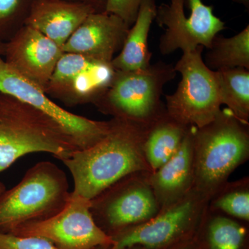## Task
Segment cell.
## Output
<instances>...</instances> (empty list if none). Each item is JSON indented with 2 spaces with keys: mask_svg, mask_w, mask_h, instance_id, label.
<instances>
[{
  "mask_svg": "<svg viewBox=\"0 0 249 249\" xmlns=\"http://www.w3.org/2000/svg\"><path fill=\"white\" fill-rule=\"evenodd\" d=\"M90 207L89 199L71 192L65 207L53 217L22 224L11 233L42 237L58 249L111 247L114 241L96 225Z\"/></svg>",
  "mask_w": 249,
  "mask_h": 249,
  "instance_id": "cell-10",
  "label": "cell"
},
{
  "mask_svg": "<svg viewBox=\"0 0 249 249\" xmlns=\"http://www.w3.org/2000/svg\"><path fill=\"white\" fill-rule=\"evenodd\" d=\"M176 75L173 65L161 61L145 70H116L109 88L93 105L113 118L151 124L166 112L163 88Z\"/></svg>",
  "mask_w": 249,
  "mask_h": 249,
  "instance_id": "cell-5",
  "label": "cell"
},
{
  "mask_svg": "<svg viewBox=\"0 0 249 249\" xmlns=\"http://www.w3.org/2000/svg\"><path fill=\"white\" fill-rule=\"evenodd\" d=\"M181 241L163 249H200L194 238Z\"/></svg>",
  "mask_w": 249,
  "mask_h": 249,
  "instance_id": "cell-26",
  "label": "cell"
},
{
  "mask_svg": "<svg viewBox=\"0 0 249 249\" xmlns=\"http://www.w3.org/2000/svg\"><path fill=\"white\" fill-rule=\"evenodd\" d=\"M204 63L210 70L242 67L249 70V27L231 37L217 35L214 37Z\"/></svg>",
  "mask_w": 249,
  "mask_h": 249,
  "instance_id": "cell-20",
  "label": "cell"
},
{
  "mask_svg": "<svg viewBox=\"0 0 249 249\" xmlns=\"http://www.w3.org/2000/svg\"><path fill=\"white\" fill-rule=\"evenodd\" d=\"M144 1L145 0H106L104 11L120 18L131 27Z\"/></svg>",
  "mask_w": 249,
  "mask_h": 249,
  "instance_id": "cell-24",
  "label": "cell"
},
{
  "mask_svg": "<svg viewBox=\"0 0 249 249\" xmlns=\"http://www.w3.org/2000/svg\"><path fill=\"white\" fill-rule=\"evenodd\" d=\"M247 224L208 207L193 238L200 249H249Z\"/></svg>",
  "mask_w": 249,
  "mask_h": 249,
  "instance_id": "cell-18",
  "label": "cell"
},
{
  "mask_svg": "<svg viewBox=\"0 0 249 249\" xmlns=\"http://www.w3.org/2000/svg\"><path fill=\"white\" fill-rule=\"evenodd\" d=\"M129 28L114 15L105 11L93 13L77 28L62 51L111 63L122 49Z\"/></svg>",
  "mask_w": 249,
  "mask_h": 249,
  "instance_id": "cell-14",
  "label": "cell"
},
{
  "mask_svg": "<svg viewBox=\"0 0 249 249\" xmlns=\"http://www.w3.org/2000/svg\"><path fill=\"white\" fill-rule=\"evenodd\" d=\"M63 53L61 47L53 41L24 24L5 44L4 61L45 91Z\"/></svg>",
  "mask_w": 249,
  "mask_h": 249,
  "instance_id": "cell-13",
  "label": "cell"
},
{
  "mask_svg": "<svg viewBox=\"0 0 249 249\" xmlns=\"http://www.w3.org/2000/svg\"><path fill=\"white\" fill-rule=\"evenodd\" d=\"M189 126L178 152L149 176L160 211L178 202L193 189L194 180V132Z\"/></svg>",
  "mask_w": 249,
  "mask_h": 249,
  "instance_id": "cell-15",
  "label": "cell"
},
{
  "mask_svg": "<svg viewBox=\"0 0 249 249\" xmlns=\"http://www.w3.org/2000/svg\"><path fill=\"white\" fill-rule=\"evenodd\" d=\"M155 19L160 27H165L159 46L163 55L178 49L184 53L199 46L209 49L214 37L225 29L213 6L201 0H170L157 8Z\"/></svg>",
  "mask_w": 249,
  "mask_h": 249,
  "instance_id": "cell-11",
  "label": "cell"
},
{
  "mask_svg": "<svg viewBox=\"0 0 249 249\" xmlns=\"http://www.w3.org/2000/svg\"><path fill=\"white\" fill-rule=\"evenodd\" d=\"M104 0H87V2L89 3V4L93 5V6H96V5L102 4Z\"/></svg>",
  "mask_w": 249,
  "mask_h": 249,
  "instance_id": "cell-27",
  "label": "cell"
},
{
  "mask_svg": "<svg viewBox=\"0 0 249 249\" xmlns=\"http://www.w3.org/2000/svg\"><path fill=\"white\" fill-rule=\"evenodd\" d=\"M111 247L101 249H109ZM0 249H58L45 238L0 232Z\"/></svg>",
  "mask_w": 249,
  "mask_h": 249,
  "instance_id": "cell-23",
  "label": "cell"
},
{
  "mask_svg": "<svg viewBox=\"0 0 249 249\" xmlns=\"http://www.w3.org/2000/svg\"><path fill=\"white\" fill-rule=\"evenodd\" d=\"M0 93L29 105L53 121L76 150H85L106 137L109 121L91 120L53 102L40 87L21 76L0 58Z\"/></svg>",
  "mask_w": 249,
  "mask_h": 249,
  "instance_id": "cell-9",
  "label": "cell"
},
{
  "mask_svg": "<svg viewBox=\"0 0 249 249\" xmlns=\"http://www.w3.org/2000/svg\"><path fill=\"white\" fill-rule=\"evenodd\" d=\"M5 191H6V187H5L4 183L0 181V195L4 193Z\"/></svg>",
  "mask_w": 249,
  "mask_h": 249,
  "instance_id": "cell-30",
  "label": "cell"
},
{
  "mask_svg": "<svg viewBox=\"0 0 249 249\" xmlns=\"http://www.w3.org/2000/svg\"><path fill=\"white\" fill-rule=\"evenodd\" d=\"M76 151L53 121L29 105L0 93V173L34 152L63 160Z\"/></svg>",
  "mask_w": 249,
  "mask_h": 249,
  "instance_id": "cell-3",
  "label": "cell"
},
{
  "mask_svg": "<svg viewBox=\"0 0 249 249\" xmlns=\"http://www.w3.org/2000/svg\"><path fill=\"white\" fill-rule=\"evenodd\" d=\"M124 249H147L144 248V247H142V246L135 245V246H132V247H127V248H125Z\"/></svg>",
  "mask_w": 249,
  "mask_h": 249,
  "instance_id": "cell-29",
  "label": "cell"
},
{
  "mask_svg": "<svg viewBox=\"0 0 249 249\" xmlns=\"http://www.w3.org/2000/svg\"><path fill=\"white\" fill-rule=\"evenodd\" d=\"M248 127L227 107L209 124L196 127L193 189L208 201L227 184L233 170L248 160Z\"/></svg>",
  "mask_w": 249,
  "mask_h": 249,
  "instance_id": "cell-2",
  "label": "cell"
},
{
  "mask_svg": "<svg viewBox=\"0 0 249 249\" xmlns=\"http://www.w3.org/2000/svg\"><path fill=\"white\" fill-rule=\"evenodd\" d=\"M209 201L192 189L186 196L147 222L112 236L109 249L142 246L147 249H163L193 238L202 220Z\"/></svg>",
  "mask_w": 249,
  "mask_h": 249,
  "instance_id": "cell-8",
  "label": "cell"
},
{
  "mask_svg": "<svg viewBox=\"0 0 249 249\" xmlns=\"http://www.w3.org/2000/svg\"><path fill=\"white\" fill-rule=\"evenodd\" d=\"M188 127L174 120L167 112L152 123L144 143V153L152 172L178 152Z\"/></svg>",
  "mask_w": 249,
  "mask_h": 249,
  "instance_id": "cell-19",
  "label": "cell"
},
{
  "mask_svg": "<svg viewBox=\"0 0 249 249\" xmlns=\"http://www.w3.org/2000/svg\"><path fill=\"white\" fill-rule=\"evenodd\" d=\"M249 185L248 178L227 183L209 201V209L249 223Z\"/></svg>",
  "mask_w": 249,
  "mask_h": 249,
  "instance_id": "cell-22",
  "label": "cell"
},
{
  "mask_svg": "<svg viewBox=\"0 0 249 249\" xmlns=\"http://www.w3.org/2000/svg\"><path fill=\"white\" fill-rule=\"evenodd\" d=\"M69 188L66 174L58 165L36 163L16 186L0 195V232L11 233L22 224L53 217L67 204Z\"/></svg>",
  "mask_w": 249,
  "mask_h": 249,
  "instance_id": "cell-4",
  "label": "cell"
},
{
  "mask_svg": "<svg viewBox=\"0 0 249 249\" xmlns=\"http://www.w3.org/2000/svg\"><path fill=\"white\" fill-rule=\"evenodd\" d=\"M235 1H238V2L242 3V4H245L246 6L249 4V0H235Z\"/></svg>",
  "mask_w": 249,
  "mask_h": 249,
  "instance_id": "cell-31",
  "label": "cell"
},
{
  "mask_svg": "<svg viewBox=\"0 0 249 249\" xmlns=\"http://www.w3.org/2000/svg\"><path fill=\"white\" fill-rule=\"evenodd\" d=\"M222 105L239 120L249 124V70L242 67L214 71Z\"/></svg>",
  "mask_w": 249,
  "mask_h": 249,
  "instance_id": "cell-21",
  "label": "cell"
},
{
  "mask_svg": "<svg viewBox=\"0 0 249 249\" xmlns=\"http://www.w3.org/2000/svg\"><path fill=\"white\" fill-rule=\"evenodd\" d=\"M115 71L111 63L64 52L45 93L70 107L93 104L109 88Z\"/></svg>",
  "mask_w": 249,
  "mask_h": 249,
  "instance_id": "cell-12",
  "label": "cell"
},
{
  "mask_svg": "<svg viewBox=\"0 0 249 249\" xmlns=\"http://www.w3.org/2000/svg\"><path fill=\"white\" fill-rule=\"evenodd\" d=\"M155 0H145L139 9L137 19L129 28L124 45L119 55L111 61L118 71H136L150 67L152 53L149 51L148 36L155 19Z\"/></svg>",
  "mask_w": 249,
  "mask_h": 249,
  "instance_id": "cell-17",
  "label": "cell"
},
{
  "mask_svg": "<svg viewBox=\"0 0 249 249\" xmlns=\"http://www.w3.org/2000/svg\"><path fill=\"white\" fill-rule=\"evenodd\" d=\"M104 138L62 160L71 173L72 193L91 199L130 174L150 172L144 143L151 124L112 118Z\"/></svg>",
  "mask_w": 249,
  "mask_h": 249,
  "instance_id": "cell-1",
  "label": "cell"
},
{
  "mask_svg": "<svg viewBox=\"0 0 249 249\" xmlns=\"http://www.w3.org/2000/svg\"><path fill=\"white\" fill-rule=\"evenodd\" d=\"M4 51L5 44L2 43V42L0 41V58H1V55H4Z\"/></svg>",
  "mask_w": 249,
  "mask_h": 249,
  "instance_id": "cell-28",
  "label": "cell"
},
{
  "mask_svg": "<svg viewBox=\"0 0 249 249\" xmlns=\"http://www.w3.org/2000/svg\"><path fill=\"white\" fill-rule=\"evenodd\" d=\"M22 1V0H0V21L14 16Z\"/></svg>",
  "mask_w": 249,
  "mask_h": 249,
  "instance_id": "cell-25",
  "label": "cell"
},
{
  "mask_svg": "<svg viewBox=\"0 0 249 249\" xmlns=\"http://www.w3.org/2000/svg\"><path fill=\"white\" fill-rule=\"evenodd\" d=\"M94 12L96 7L85 1L36 0L24 24L40 31L62 48L77 28Z\"/></svg>",
  "mask_w": 249,
  "mask_h": 249,
  "instance_id": "cell-16",
  "label": "cell"
},
{
  "mask_svg": "<svg viewBox=\"0 0 249 249\" xmlns=\"http://www.w3.org/2000/svg\"><path fill=\"white\" fill-rule=\"evenodd\" d=\"M204 47L184 52L174 66L181 80L173 94L166 95L167 114L177 122L196 128L215 119L222 103L214 71L202 58Z\"/></svg>",
  "mask_w": 249,
  "mask_h": 249,
  "instance_id": "cell-6",
  "label": "cell"
},
{
  "mask_svg": "<svg viewBox=\"0 0 249 249\" xmlns=\"http://www.w3.org/2000/svg\"><path fill=\"white\" fill-rule=\"evenodd\" d=\"M150 173L127 175L90 200L93 220L109 237L147 222L160 213L149 181Z\"/></svg>",
  "mask_w": 249,
  "mask_h": 249,
  "instance_id": "cell-7",
  "label": "cell"
}]
</instances>
